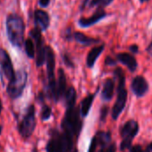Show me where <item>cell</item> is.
<instances>
[{"mask_svg":"<svg viewBox=\"0 0 152 152\" xmlns=\"http://www.w3.org/2000/svg\"><path fill=\"white\" fill-rule=\"evenodd\" d=\"M5 26L8 40L10 43L17 48H21L24 41L25 32V24L23 19L15 13L9 14L6 18Z\"/></svg>","mask_w":152,"mask_h":152,"instance_id":"6da1fadb","label":"cell"},{"mask_svg":"<svg viewBox=\"0 0 152 152\" xmlns=\"http://www.w3.org/2000/svg\"><path fill=\"white\" fill-rule=\"evenodd\" d=\"M80 116L79 108H77L76 106L66 107V112L61 124L62 132L72 136L75 140L78 138L82 129L83 124Z\"/></svg>","mask_w":152,"mask_h":152,"instance_id":"7a4b0ae2","label":"cell"},{"mask_svg":"<svg viewBox=\"0 0 152 152\" xmlns=\"http://www.w3.org/2000/svg\"><path fill=\"white\" fill-rule=\"evenodd\" d=\"M50 139L46 143V152H73L75 139L64 132L51 129Z\"/></svg>","mask_w":152,"mask_h":152,"instance_id":"3957f363","label":"cell"},{"mask_svg":"<svg viewBox=\"0 0 152 152\" xmlns=\"http://www.w3.org/2000/svg\"><path fill=\"white\" fill-rule=\"evenodd\" d=\"M114 76L118 80L117 100L113 106L111 116L114 120H117L126 108L127 102V90L126 88V75L120 67H117L114 70Z\"/></svg>","mask_w":152,"mask_h":152,"instance_id":"277c9868","label":"cell"},{"mask_svg":"<svg viewBox=\"0 0 152 152\" xmlns=\"http://www.w3.org/2000/svg\"><path fill=\"white\" fill-rule=\"evenodd\" d=\"M37 125L36 108L34 105H29L22 119L18 124V132L21 138L27 140L31 137Z\"/></svg>","mask_w":152,"mask_h":152,"instance_id":"5b68a950","label":"cell"},{"mask_svg":"<svg viewBox=\"0 0 152 152\" xmlns=\"http://www.w3.org/2000/svg\"><path fill=\"white\" fill-rule=\"evenodd\" d=\"M28 81V74L24 69H20L16 73L15 79L8 82L6 87V92L12 99H17L22 96L23 90L26 87Z\"/></svg>","mask_w":152,"mask_h":152,"instance_id":"8992f818","label":"cell"},{"mask_svg":"<svg viewBox=\"0 0 152 152\" xmlns=\"http://www.w3.org/2000/svg\"><path fill=\"white\" fill-rule=\"evenodd\" d=\"M139 129V124L135 120H129L122 126L121 136L123 138V141L120 144L121 151H125L131 148L133 140L137 135Z\"/></svg>","mask_w":152,"mask_h":152,"instance_id":"52a82bcc","label":"cell"},{"mask_svg":"<svg viewBox=\"0 0 152 152\" xmlns=\"http://www.w3.org/2000/svg\"><path fill=\"white\" fill-rule=\"evenodd\" d=\"M8 80V82H12L16 77V73L14 72L13 65L12 63V59L8 52L0 48V78L3 81V76Z\"/></svg>","mask_w":152,"mask_h":152,"instance_id":"ba28073f","label":"cell"},{"mask_svg":"<svg viewBox=\"0 0 152 152\" xmlns=\"http://www.w3.org/2000/svg\"><path fill=\"white\" fill-rule=\"evenodd\" d=\"M30 37L35 40V44L37 47L36 51V65L37 67L42 66L45 62V56H46V46L44 45V39L41 34V30L36 27L29 32Z\"/></svg>","mask_w":152,"mask_h":152,"instance_id":"9c48e42d","label":"cell"},{"mask_svg":"<svg viewBox=\"0 0 152 152\" xmlns=\"http://www.w3.org/2000/svg\"><path fill=\"white\" fill-rule=\"evenodd\" d=\"M131 90L137 98H142L148 92L149 83L143 76L137 75L131 82Z\"/></svg>","mask_w":152,"mask_h":152,"instance_id":"30bf717a","label":"cell"},{"mask_svg":"<svg viewBox=\"0 0 152 152\" xmlns=\"http://www.w3.org/2000/svg\"><path fill=\"white\" fill-rule=\"evenodd\" d=\"M107 16V13L104 10L103 7H101V6H98L96 12L91 16V17H88V18H85V17H81L79 20H78V25L82 28H88V27H91L96 23H98L101 20L104 19L105 17Z\"/></svg>","mask_w":152,"mask_h":152,"instance_id":"8fae6325","label":"cell"},{"mask_svg":"<svg viewBox=\"0 0 152 152\" xmlns=\"http://www.w3.org/2000/svg\"><path fill=\"white\" fill-rule=\"evenodd\" d=\"M34 22L36 26L41 31H45L50 25V16L45 11L42 9H37L34 12Z\"/></svg>","mask_w":152,"mask_h":152,"instance_id":"7c38bea8","label":"cell"},{"mask_svg":"<svg viewBox=\"0 0 152 152\" xmlns=\"http://www.w3.org/2000/svg\"><path fill=\"white\" fill-rule=\"evenodd\" d=\"M117 60L118 62H120L121 64H123L124 65H126L129 71L131 72H135L137 67H138V64L136 59L134 58V56H132L129 53H119L117 55Z\"/></svg>","mask_w":152,"mask_h":152,"instance_id":"4fadbf2b","label":"cell"},{"mask_svg":"<svg viewBox=\"0 0 152 152\" xmlns=\"http://www.w3.org/2000/svg\"><path fill=\"white\" fill-rule=\"evenodd\" d=\"M115 90V80L108 78L103 82V87L102 90V99L103 101H110L114 96Z\"/></svg>","mask_w":152,"mask_h":152,"instance_id":"5bb4252c","label":"cell"},{"mask_svg":"<svg viewBox=\"0 0 152 152\" xmlns=\"http://www.w3.org/2000/svg\"><path fill=\"white\" fill-rule=\"evenodd\" d=\"M104 48H105V45L102 44V45L94 47V48L91 49V51L88 53L87 57H86V66L88 68H93L94 67L95 62L97 61L99 56L102 55Z\"/></svg>","mask_w":152,"mask_h":152,"instance_id":"9a60e30c","label":"cell"},{"mask_svg":"<svg viewBox=\"0 0 152 152\" xmlns=\"http://www.w3.org/2000/svg\"><path fill=\"white\" fill-rule=\"evenodd\" d=\"M67 90V80L66 75L63 71V69L60 68L58 70V80H57V95L59 101L62 98H64V95Z\"/></svg>","mask_w":152,"mask_h":152,"instance_id":"2e32d148","label":"cell"},{"mask_svg":"<svg viewBox=\"0 0 152 152\" xmlns=\"http://www.w3.org/2000/svg\"><path fill=\"white\" fill-rule=\"evenodd\" d=\"M96 96V93L94 94H88L80 104V114L82 117H86L90 112V109L92 108V105L94 103V98Z\"/></svg>","mask_w":152,"mask_h":152,"instance_id":"e0dca14e","label":"cell"},{"mask_svg":"<svg viewBox=\"0 0 152 152\" xmlns=\"http://www.w3.org/2000/svg\"><path fill=\"white\" fill-rule=\"evenodd\" d=\"M72 39H74L77 43L83 45V46H90L93 44H96L100 42V39H94L91 37H87L86 35H85L82 32L79 31H76L72 34Z\"/></svg>","mask_w":152,"mask_h":152,"instance_id":"ac0fdd59","label":"cell"},{"mask_svg":"<svg viewBox=\"0 0 152 152\" xmlns=\"http://www.w3.org/2000/svg\"><path fill=\"white\" fill-rule=\"evenodd\" d=\"M65 99V105L66 107L69 106H76L77 101V91L74 87H69L66 90V93L64 95Z\"/></svg>","mask_w":152,"mask_h":152,"instance_id":"d6986e66","label":"cell"},{"mask_svg":"<svg viewBox=\"0 0 152 152\" xmlns=\"http://www.w3.org/2000/svg\"><path fill=\"white\" fill-rule=\"evenodd\" d=\"M24 48H25V52L26 55L28 58L32 59L35 57L36 55V51H35V46H34V42L31 39H27L25 40L24 43Z\"/></svg>","mask_w":152,"mask_h":152,"instance_id":"ffe728a7","label":"cell"},{"mask_svg":"<svg viewBox=\"0 0 152 152\" xmlns=\"http://www.w3.org/2000/svg\"><path fill=\"white\" fill-rule=\"evenodd\" d=\"M51 116H52V108L49 106L44 104L43 107H42V109H41V113H40L41 120L42 121H46L51 117Z\"/></svg>","mask_w":152,"mask_h":152,"instance_id":"44dd1931","label":"cell"},{"mask_svg":"<svg viewBox=\"0 0 152 152\" xmlns=\"http://www.w3.org/2000/svg\"><path fill=\"white\" fill-rule=\"evenodd\" d=\"M116 145L115 143H110L106 146H102L101 150L98 152H116Z\"/></svg>","mask_w":152,"mask_h":152,"instance_id":"7402d4cb","label":"cell"},{"mask_svg":"<svg viewBox=\"0 0 152 152\" xmlns=\"http://www.w3.org/2000/svg\"><path fill=\"white\" fill-rule=\"evenodd\" d=\"M62 60H63L64 64H65L68 67H74V64H73L71 58L69 56L68 54H63V55H62Z\"/></svg>","mask_w":152,"mask_h":152,"instance_id":"603a6c76","label":"cell"},{"mask_svg":"<svg viewBox=\"0 0 152 152\" xmlns=\"http://www.w3.org/2000/svg\"><path fill=\"white\" fill-rule=\"evenodd\" d=\"M108 113H109V108L108 107H103L102 108V110H101V116H100L101 121H104L105 120Z\"/></svg>","mask_w":152,"mask_h":152,"instance_id":"cb8c5ba5","label":"cell"},{"mask_svg":"<svg viewBox=\"0 0 152 152\" xmlns=\"http://www.w3.org/2000/svg\"><path fill=\"white\" fill-rule=\"evenodd\" d=\"M130 152H151V151H150L148 149H147V150H145V151H143L141 145H135V146H134V147H131V149H130Z\"/></svg>","mask_w":152,"mask_h":152,"instance_id":"d4e9b609","label":"cell"},{"mask_svg":"<svg viewBox=\"0 0 152 152\" xmlns=\"http://www.w3.org/2000/svg\"><path fill=\"white\" fill-rule=\"evenodd\" d=\"M105 64H106L107 65H115L117 64V61H116L115 59H113L112 57L108 56V57L106 58V60H105Z\"/></svg>","mask_w":152,"mask_h":152,"instance_id":"484cf974","label":"cell"},{"mask_svg":"<svg viewBox=\"0 0 152 152\" xmlns=\"http://www.w3.org/2000/svg\"><path fill=\"white\" fill-rule=\"evenodd\" d=\"M51 0H38V4L42 8H45L49 5Z\"/></svg>","mask_w":152,"mask_h":152,"instance_id":"4316f807","label":"cell"},{"mask_svg":"<svg viewBox=\"0 0 152 152\" xmlns=\"http://www.w3.org/2000/svg\"><path fill=\"white\" fill-rule=\"evenodd\" d=\"M37 100L38 101V102H40V103H44V101H45V94L41 91V92H39L38 93V95L37 96Z\"/></svg>","mask_w":152,"mask_h":152,"instance_id":"83f0119b","label":"cell"},{"mask_svg":"<svg viewBox=\"0 0 152 152\" xmlns=\"http://www.w3.org/2000/svg\"><path fill=\"white\" fill-rule=\"evenodd\" d=\"M129 50L132 52V53H134V54H136V53H138L139 51V47L137 46V45H132V46H130L129 47Z\"/></svg>","mask_w":152,"mask_h":152,"instance_id":"f1b7e54d","label":"cell"},{"mask_svg":"<svg viewBox=\"0 0 152 152\" xmlns=\"http://www.w3.org/2000/svg\"><path fill=\"white\" fill-rule=\"evenodd\" d=\"M102 0H91L90 2V6H98Z\"/></svg>","mask_w":152,"mask_h":152,"instance_id":"f546056e","label":"cell"},{"mask_svg":"<svg viewBox=\"0 0 152 152\" xmlns=\"http://www.w3.org/2000/svg\"><path fill=\"white\" fill-rule=\"evenodd\" d=\"M146 51L148 52V54H149V55H150V56L152 57V40H151V42L150 43V45L148 46V47H147Z\"/></svg>","mask_w":152,"mask_h":152,"instance_id":"4dcf8cb0","label":"cell"},{"mask_svg":"<svg viewBox=\"0 0 152 152\" xmlns=\"http://www.w3.org/2000/svg\"><path fill=\"white\" fill-rule=\"evenodd\" d=\"M2 110H3V103H2V100H1V99H0V116H1Z\"/></svg>","mask_w":152,"mask_h":152,"instance_id":"1f68e13d","label":"cell"},{"mask_svg":"<svg viewBox=\"0 0 152 152\" xmlns=\"http://www.w3.org/2000/svg\"><path fill=\"white\" fill-rule=\"evenodd\" d=\"M147 149H148L150 151H152V142L150 144V145H149V146H148V148H147Z\"/></svg>","mask_w":152,"mask_h":152,"instance_id":"d6a6232c","label":"cell"},{"mask_svg":"<svg viewBox=\"0 0 152 152\" xmlns=\"http://www.w3.org/2000/svg\"><path fill=\"white\" fill-rule=\"evenodd\" d=\"M32 152H38L37 151V147H34V148L32 149Z\"/></svg>","mask_w":152,"mask_h":152,"instance_id":"836d02e7","label":"cell"},{"mask_svg":"<svg viewBox=\"0 0 152 152\" xmlns=\"http://www.w3.org/2000/svg\"><path fill=\"white\" fill-rule=\"evenodd\" d=\"M2 131H3V125H0V135L2 133Z\"/></svg>","mask_w":152,"mask_h":152,"instance_id":"e575fe53","label":"cell"},{"mask_svg":"<svg viewBox=\"0 0 152 152\" xmlns=\"http://www.w3.org/2000/svg\"><path fill=\"white\" fill-rule=\"evenodd\" d=\"M148 1H150V0H140L141 3H145V2H148Z\"/></svg>","mask_w":152,"mask_h":152,"instance_id":"d590c367","label":"cell"},{"mask_svg":"<svg viewBox=\"0 0 152 152\" xmlns=\"http://www.w3.org/2000/svg\"><path fill=\"white\" fill-rule=\"evenodd\" d=\"M73 152H78V151H77V149H74V151H73Z\"/></svg>","mask_w":152,"mask_h":152,"instance_id":"8d00e7d4","label":"cell"}]
</instances>
